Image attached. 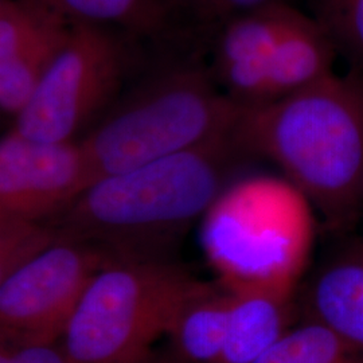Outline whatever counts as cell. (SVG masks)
I'll return each instance as SVG.
<instances>
[{
  "label": "cell",
  "mask_w": 363,
  "mask_h": 363,
  "mask_svg": "<svg viewBox=\"0 0 363 363\" xmlns=\"http://www.w3.org/2000/svg\"><path fill=\"white\" fill-rule=\"evenodd\" d=\"M245 155L233 130L206 143L91 186L48 222L57 241H73L116 259H174Z\"/></svg>",
  "instance_id": "6da1fadb"
},
{
  "label": "cell",
  "mask_w": 363,
  "mask_h": 363,
  "mask_svg": "<svg viewBox=\"0 0 363 363\" xmlns=\"http://www.w3.org/2000/svg\"><path fill=\"white\" fill-rule=\"evenodd\" d=\"M245 155L274 163L333 225L363 203V73L331 74L267 104L242 106L233 128Z\"/></svg>",
  "instance_id": "7a4b0ae2"
},
{
  "label": "cell",
  "mask_w": 363,
  "mask_h": 363,
  "mask_svg": "<svg viewBox=\"0 0 363 363\" xmlns=\"http://www.w3.org/2000/svg\"><path fill=\"white\" fill-rule=\"evenodd\" d=\"M199 242L226 289L298 294L315 241V208L284 177L230 181L199 222Z\"/></svg>",
  "instance_id": "3957f363"
},
{
  "label": "cell",
  "mask_w": 363,
  "mask_h": 363,
  "mask_svg": "<svg viewBox=\"0 0 363 363\" xmlns=\"http://www.w3.org/2000/svg\"><path fill=\"white\" fill-rule=\"evenodd\" d=\"M241 109L206 70H163L113 105L79 142L91 184L226 135Z\"/></svg>",
  "instance_id": "277c9868"
},
{
  "label": "cell",
  "mask_w": 363,
  "mask_h": 363,
  "mask_svg": "<svg viewBox=\"0 0 363 363\" xmlns=\"http://www.w3.org/2000/svg\"><path fill=\"white\" fill-rule=\"evenodd\" d=\"M205 280L174 259H116L91 277L60 345L73 363H139Z\"/></svg>",
  "instance_id": "5b68a950"
},
{
  "label": "cell",
  "mask_w": 363,
  "mask_h": 363,
  "mask_svg": "<svg viewBox=\"0 0 363 363\" xmlns=\"http://www.w3.org/2000/svg\"><path fill=\"white\" fill-rule=\"evenodd\" d=\"M123 35L105 27L73 25L65 46L16 116L13 130L38 142H74L121 89L130 66Z\"/></svg>",
  "instance_id": "8992f818"
},
{
  "label": "cell",
  "mask_w": 363,
  "mask_h": 363,
  "mask_svg": "<svg viewBox=\"0 0 363 363\" xmlns=\"http://www.w3.org/2000/svg\"><path fill=\"white\" fill-rule=\"evenodd\" d=\"M111 261L89 245L55 241L0 286V331L13 342L60 340L91 277Z\"/></svg>",
  "instance_id": "52a82bcc"
},
{
  "label": "cell",
  "mask_w": 363,
  "mask_h": 363,
  "mask_svg": "<svg viewBox=\"0 0 363 363\" xmlns=\"http://www.w3.org/2000/svg\"><path fill=\"white\" fill-rule=\"evenodd\" d=\"M89 186L79 142H38L16 130L0 139V220L48 223Z\"/></svg>",
  "instance_id": "ba28073f"
},
{
  "label": "cell",
  "mask_w": 363,
  "mask_h": 363,
  "mask_svg": "<svg viewBox=\"0 0 363 363\" xmlns=\"http://www.w3.org/2000/svg\"><path fill=\"white\" fill-rule=\"evenodd\" d=\"M73 25L26 0L0 13V111L16 117L70 37Z\"/></svg>",
  "instance_id": "9c48e42d"
},
{
  "label": "cell",
  "mask_w": 363,
  "mask_h": 363,
  "mask_svg": "<svg viewBox=\"0 0 363 363\" xmlns=\"http://www.w3.org/2000/svg\"><path fill=\"white\" fill-rule=\"evenodd\" d=\"M301 319L325 325L363 352V238L331 252L298 291Z\"/></svg>",
  "instance_id": "30bf717a"
},
{
  "label": "cell",
  "mask_w": 363,
  "mask_h": 363,
  "mask_svg": "<svg viewBox=\"0 0 363 363\" xmlns=\"http://www.w3.org/2000/svg\"><path fill=\"white\" fill-rule=\"evenodd\" d=\"M230 313L218 363H256L301 319L298 294L228 289Z\"/></svg>",
  "instance_id": "8fae6325"
},
{
  "label": "cell",
  "mask_w": 363,
  "mask_h": 363,
  "mask_svg": "<svg viewBox=\"0 0 363 363\" xmlns=\"http://www.w3.org/2000/svg\"><path fill=\"white\" fill-rule=\"evenodd\" d=\"M337 50L325 30L295 11L267 62L265 101L271 103L334 74Z\"/></svg>",
  "instance_id": "7c38bea8"
},
{
  "label": "cell",
  "mask_w": 363,
  "mask_h": 363,
  "mask_svg": "<svg viewBox=\"0 0 363 363\" xmlns=\"http://www.w3.org/2000/svg\"><path fill=\"white\" fill-rule=\"evenodd\" d=\"M230 313V292L203 281L182 303L169 325V351L182 363H218Z\"/></svg>",
  "instance_id": "4fadbf2b"
},
{
  "label": "cell",
  "mask_w": 363,
  "mask_h": 363,
  "mask_svg": "<svg viewBox=\"0 0 363 363\" xmlns=\"http://www.w3.org/2000/svg\"><path fill=\"white\" fill-rule=\"evenodd\" d=\"M72 25L121 31L127 37L164 35L179 15L171 0H26Z\"/></svg>",
  "instance_id": "5bb4252c"
},
{
  "label": "cell",
  "mask_w": 363,
  "mask_h": 363,
  "mask_svg": "<svg viewBox=\"0 0 363 363\" xmlns=\"http://www.w3.org/2000/svg\"><path fill=\"white\" fill-rule=\"evenodd\" d=\"M295 11L281 1L229 19L217 30L211 72L240 64H265Z\"/></svg>",
  "instance_id": "9a60e30c"
},
{
  "label": "cell",
  "mask_w": 363,
  "mask_h": 363,
  "mask_svg": "<svg viewBox=\"0 0 363 363\" xmlns=\"http://www.w3.org/2000/svg\"><path fill=\"white\" fill-rule=\"evenodd\" d=\"M256 363H363V352L325 325L300 319Z\"/></svg>",
  "instance_id": "2e32d148"
},
{
  "label": "cell",
  "mask_w": 363,
  "mask_h": 363,
  "mask_svg": "<svg viewBox=\"0 0 363 363\" xmlns=\"http://www.w3.org/2000/svg\"><path fill=\"white\" fill-rule=\"evenodd\" d=\"M312 11L350 70L363 73V0H312Z\"/></svg>",
  "instance_id": "e0dca14e"
},
{
  "label": "cell",
  "mask_w": 363,
  "mask_h": 363,
  "mask_svg": "<svg viewBox=\"0 0 363 363\" xmlns=\"http://www.w3.org/2000/svg\"><path fill=\"white\" fill-rule=\"evenodd\" d=\"M57 241L46 223L0 220V286L27 259Z\"/></svg>",
  "instance_id": "ac0fdd59"
},
{
  "label": "cell",
  "mask_w": 363,
  "mask_h": 363,
  "mask_svg": "<svg viewBox=\"0 0 363 363\" xmlns=\"http://www.w3.org/2000/svg\"><path fill=\"white\" fill-rule=\"evenodd\" d=\"M13 363H73L58 340L13 342Z\"/></svg>",
  "instance_id": "d6986e66"
},
{
  "label": "cell",
  "mask_w": 363,
  "mask_h": 363,
  "mask_svg": "<svg viewBox=\"0 0 363 363\" xmlns=\"http://www.w3.org/2000/svg\"><path fill=\"white\" fill-rule=\"evenodd\" d=\"M281 1L284 0H213L205 26L214 27L218 30L234 16Z\"/></svg>",
  "instance_id": "ffe728a7"
},
{
  "label": "cell",
  "mask_w": 363,
  "mask_h": 363,
  "mask_svg": "<svg viewBox=\"0 0 363 363\" xmlns=\"http://www.w3.org/2000/svg\"><path fill=\"white\" fill-rule=\"evenodd\" d=\"M175 9L181 13H189L195 22L205 26L213 0H171Z\"/></svg>",
  "instance_id": "44dd1931"
},
{
  "label": "cell",
  "mask_w": 363,
  "mask_h": 363,
  "mask_svg": "<svg viewBox=\"0 0 363 363\" xmlns=\"http://www.w3.org/2000/svg\"><path fill=\"white\" fill-rule=\"evenodd\" d=\"M0 363H13V340L0 331Z\"/></svg>",
  "instance_id": "7402d4cb"
},
{
  "label": "cell",
  "mask_w": 363,
  "mask_h": 363,
  "mask_svg": "<svg viewBox=\"0 0 363 363\" xmlns=\"http://www.w3.org/2000/svg\"><path fill=\"white\" fill-rule=\"evenodd\" d=\"M139 363H182L178 361L169 350L154 351L151 355H148L145 359Z\"/></svg>",
  "instance_id": "603a6c76"
},
{
  "label": "cell",
  "mask_w": 363,
  "mask_h": 363,
  "mask_svg": "<svg viewBox=\"0 0 363 363\" xmlns=\"http://www.w3.org/2000/svg\"><path fill=\"white\" fill-rule=\"evenodd\" d=\"M11 0H0V13L7 7V4L10 3Z\"/></svg>",
  "instance_id": "cb8c5ba5"
}]
</instances>
